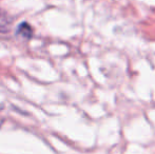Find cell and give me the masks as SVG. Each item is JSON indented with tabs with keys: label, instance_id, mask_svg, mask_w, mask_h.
Masks as SVG:
<instances>
[{
	"label": "cell",
	"instance_id": "2",
	"mask_svg": "<svg viewBox=\"0 0 155 154\" xmlns=\"http://www.w3.org/2000/svg\"><path fill=\"white\" fill-rule=\"evenodd\" d=\"M11 22H12V20H11L10 16L4 11L0 10V33L8 31Z\"/></svg>",
	"mask_w": 155,
	"mask_h": 154
},
{
	"label": "cell",
	"instance_id": "1",
	"mask_svg": "<svg viewBox=\"0 0 155 154\" xmlns=\"http://www.w3.org/2000/svg\"><path fill=\"white\" fill-rule=\"evenodd\" d=\"M17 35L21 36L25 39H30L33 36V30L28 22H22L17 29Z\"/></svg>",
	"mask_w": 155,
	"mask_h": 154
}]
</instances>
